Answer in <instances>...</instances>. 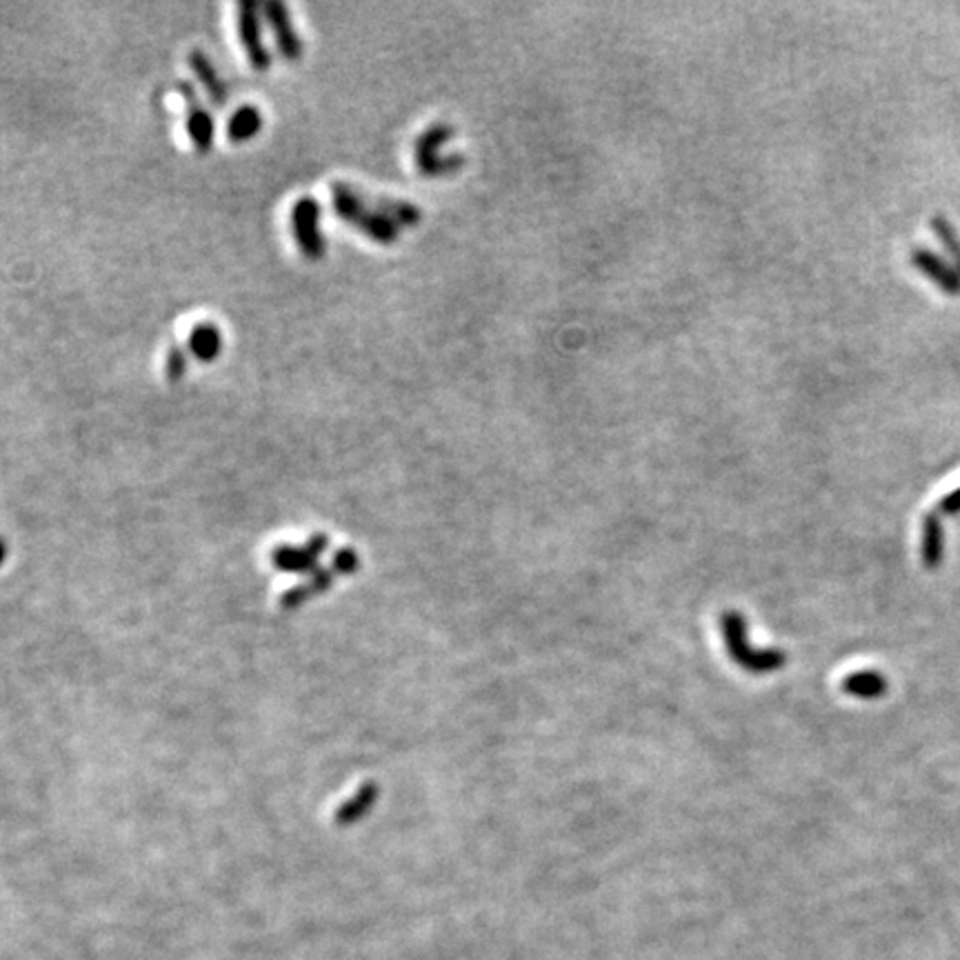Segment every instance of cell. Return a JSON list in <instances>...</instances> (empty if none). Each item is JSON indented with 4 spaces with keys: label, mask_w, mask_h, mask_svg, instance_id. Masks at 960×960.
Segmentation results:
<instances>
[{
    "label": "cell",
    "mask_w": 960,
    "mask_h": 960,
    "mask_svg": "<svg viewBox=\"0 0 960 960\" xmlns=\"http://www.w3.org/2000/svg\"><path fill=\"white\" fill-rule=\"evenodd\" d=\"M263 12H265V19H267L274 36H276V45H278L282 58L289 63L300 61L302 58V43L294 30L289 10L282 3H267L263 8Z\"/></svg>",
    "instance_id": "6"
},
{
    "label": "cell",
    "mask_w": 960,
    "mask_h": 960,
    "mask_svg": "<svg viewBox=\"0 0 960 960\" xmlns=\"http://www.w3.org/2000/svg\"><path fill=\"white\" fill-rule=\"evenodd\" d=\"M332 207L339 218L361 230L365 236H370L376 243L390 245L398 238V223L390 216L374 210L365 199L363 192L356 188H350L345 183L332 185Z\"/></svg>",
    "instance_id": "1"
},
{
    "label": "cell",
    "mask_w": 960,
    "mask_h": 960,
    "mask_svg": "<svg viewBox=\"0 0 960 960\" xmlns=\"http://www.w3.org/2000/svg\"><path fill=\"white\" fill-rule=\"evenodd\" d=\"M374 798H376V787H365L363 789V793L356 798V803H352L350 808H345V812H343V817L345 819H350V821H354V819H359L363 812H367L372 806H374Z\"/></svg>",
    "instance_id": "16"
},
{
    "label": "cell",
    "mask_w": 960,
    "mask_h": 960,
    "mask_svg": "<svg viewBox=\"0 0 960 960\" xmlns=\"http://www.w3.org/2000/svg\"><path fill=\"white\" fill-rule=\"evenodd\" d=\"M190 67H192V72L196 74V78H199V83L203 85V89L210 94V98H212L216 105H225V103H227V85H225V81L218 76V72H216L214 63L207 58V54L201 52V50H194V52L190 54Z\"/></svg>",
    "instance_id": "9"
},
{
    "label": "cell",
    "mask_w": 960,
    "mask_h": 960,
    "mask_svg": "<svg viewBox=\"0 0 960 960\" xmlns=\"http://www.w3.org/2000/svg\"><path fill=\"white\" fill-rule=\"evenodd\" d=\"M449 136H451V129H447V127H442V125H436V127H431L429 131H425V134L418 138V145H416V163H418V168H420L423 174H440V172H445L442 166H440L438 156H436V151H438V147L445 145V140H447Z\"/></svg>",
    "instance_id": "8"
},
{
    "label": "cell",
    "mask_w": 960,
    "mask_h": 960,
    "mask_svg": "<svg viewBox=\"0 0 960 960\" xmlns=\"http://www.w3.org/2000/svg\"><path fill=\"white\" fill-rule=\"evenodd\" d=\"M190 354L201 361V363H212L221 356L223 350V334L214 323H199L192 332H190V341H188Z\"/></svg>",
    "instance_id": "10"
},
{
    "label": "cell",
    "mask_w": 960,
    "mask_h": 960,
    "mask_svg": "<svg viewBox=\"0 0 960 960\" xmlns=\"http://www.w3.org/2000/svg\"><path fill=\"white\" fill-rule=\"evenodd\" d=\"M166 372H168V378L172 383H179L185 376V372H188V356H185L183 348H172L170 350L168 361H166Z\"/></svg>",
    "instance_id": "15"
},
{
    "label": "cell",
    "mask_w": 960,
    "mask_h": 960,
    "mask_svg": "<svg viewBox=\"0 0 960 960\" xmlns=\"http://www.w3.org/2000/svg\"><path fill=\"white\" fill-rule=\"evenodd\" d=\"M238 34L245 47L247 61L256 72H267L271 67V56L260 36V17L258 8L252 3L238 6Z\"/></svg>",
    "instance_id": "5"
},
{
    "label": "cell",
    "mask_w": 960,
    "mask_h": 960,
    "mask_svg": "<svg viewBox=\"0 0 960 960\" xmlns=\"http://www.w3.org/2000/svg\"><path fill=\"white\" fill-rule=\"evenodd\" d=\"M721 629L725 638V648L734 663L751 674H769L780 670L787 663L785 652L778 650H754L747 640V622L738 611H725L721 616Z\"/></svg>",
    "instance_id": "2"
},
{
    "label": "cell",
    "mask_w": 960,
    "mask_h": 960,
    "mask_svg": "<svg viewBox=\"0 0 960 960\" xmlns=\"http://www.w3.org/2000/svg\"><path fill=\"white\" fill-rule=\"evenodd\" d=\"M931 230H934L936 238L942 243V247L947 249V254L953 258V263H956V267L960 271V238H958L956 230L942 216L931 218Z\"/></svg>",
    "instance_id": "14"
},
{
    "label": "cell",
    "mask_w": 960,
    "mask_h": 960,
    "mask_svg": "<svg viewBox=\"0 0 960 960\" xmlns=\"http://www.w3.org/2000/svg\"><path fill=\"white\" fill-rule=\"evenodd\" d=\"M922 563L929 569H936L945 556V530L936 514H927L922 521Z\"/></svg>",
    "instance_id": "11"
},
{
    "label": "cell",
    "mask_w": 960,
    "mask_h": 960,
    "mask_svg": "<svg viewBox=\"0 0 960 960\" xmlns=\"http://www.w3.org/2000/svg\"><path fill=\"white\" fill-rule=\"evenodd\" d=\"M843 692L856 698H881L887 692V681L881 672H854L843 681Z\"/></svg>",
    "instance_id": "13"
},
{
    "label": "cell",
    "mask_w": 960,
    "mask_h": 960,
    "mask_svg": "<svg viewBox=\"0 0 960 960\" xmlns=\"http://www.w3.org/2000/svg\"><path fill=\"white\" fill-rule=\"evenodd\" d=\"M177 89L185 98V105H188V134H190V140H192V145H194V149L199 153H207L214 147V131H216L214 118L203 107V103H201V98L196 94V87L192 83L181 81L177 85Z\"/></svg>",
    "instance_id": "4"
},
{
    "label": "cell",
    "mask_w": 960,
    "mask_h": 960,
    "mask_svg": "<svg viewBox=\"0 0 960 960\" xmlns=\"http://www.w3.org/2000/svg\"><path fill=\"white\" fill-rule=\"evenodd\" d=\"M940 512H945V514H956V512H960V488L953 490L951 494H947V497L940 501Z\"/></svg>",
    "instance_id": "17"
},
{
    "label": "cell",
    "mask_w": 960,
    "mask_h": 960,
    "mask_svg": "<svg viewBox=\"0 0 960 960\" xmlns=\"http://www.w3.org/2000/svg\"><path fill=\"white\" fill-rule=\"evenodd\" d=\"M260 129H263L260 111L252 105H243L230 116L227 138L232 142H245V140H252L254 136H258Z\"/></svg>",
    "instance_id": "12"
},
{
    "label": "cell",
    "mask_w": 960,
    "mask_h": 960,
    "mask_svg": "<svg viewBox=\"0 0 960 960\" xmlns=\"http://www.w3.org/2000/svg\"><path fill=\"white\" fill-rule=\"evenodd\" d=\"M911 263L916 265L918 271H922L931 282H936V287H940L945 294H960V271L949 267L947 263H942V258H938L936 254H931L929 249H920L916 247L911 252Z\"/></svg>",
    "instance_id": "7"
},
{
    "label": "cell",
    "mask_w": 960,
    "mask_h": 960,
    "mask_svg": "<svg viewBox=\"0 0 960 960\" xmlns=\"http://www.w3.org/2000/svg\"><path fill=\"white\" fill-rule=\"evenodd\" d=\"M291 232L300 254L309 260L326 256V236L320 232V205L311 196H302L291 207Z\"/></svg>",
    "instance_id": "3"
}]
</instances>
